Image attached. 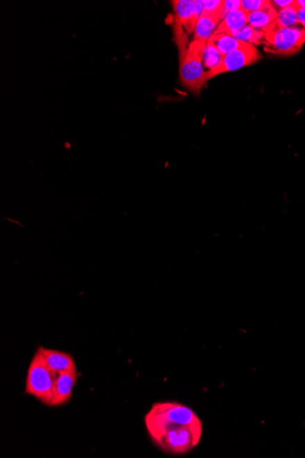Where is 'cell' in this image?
Segmentation results:
<instances>
[{
  "label": "cell",
  "mask_w": 305,
  "mask_h": 458,
  "mask_svg": "<svg viewBox=\"0 0 305 458\" xmlns=\"http://www.w3.org/2000/svg\"><path fill=\"white\" fill-rule=\"evenodd\" d=\"M145 425L152 443L171 456L189 453L202 439V421L191 408L177 402L154 403Z\"/></svg>",
  "instance_id": "6da1fadb"
},
{
  "label": "cell",
  "mask_w": 305,
  "mask_h": 458,
  "mask_svg": "<svg viewBox=\"0 0 305 458\" xmlns=\"http://www.w3.org/2000/svg\"><path fill=\"white\" fill-rule=\"evenodd\" d=\"M175 42L180 51V78L189 91L200 94L208 82L203 56L207 42L193 40L189 43L183 26L174 17Z\"/></svg>",
  "instance_id": "7a4b0ae2"
},
{
  "label": "cell",
  "mask_w": 305,
  "mask_h": 458,
  "mask_svg": "<svg viewBox=\"0 0 305 458\" xmlns=\"http://www.w3.org/2000/svg\"><path fill=\"white\" fill-rule=\"evenodd\" d=\"M57 376L58 374L46 365L37 350L28 368L25 393L34 397L42 405L53 406Z\"/></svg>",
  "instance_id": "3957f363"
},
{
  "label": "cell",
  "mask_w": 305,
  "mask_h": 458,
  "mask_svg": "<svg viewBox=\"0 0 305 458\" xmlns=\"http://www.w3.org/2000/svg\"><path fill=\"white\" fill-rule=\"evenodd\" d=\"M264 51L278 56L298 53L305 43V28L283 27L276 20L263 30Z\"/></svg>",
  "instance_id": "277c9868"
},
{
  "label": "cell",
  "mask_w": 305,
  "mask_h": 458,
  "mask_svg": "<svg viewBox=\"0 0 305 458\" xmlns=\"http://www.w3.org/2000/svg\"><path fill=\"white\" fill-rule=\"evenodd\" d=\"M263 58L255 45L247 43L243 47L232 51L223 57L220 65L211 70L207 71V80L212 79L220 74L237 71L257 62Z\"/></svg>",
  "instance_id": "5b68a950"
},
{
  "label": "cell",
  "mask_w": 305,
  "mask_h": 458,
  "mask_svg": "<svg viewBox=\"0 0 305 458\" xmlns=\"http://www.w3.org/2000/svg\"><path fill=\"white\" fill-rule=\"evenodd\" d=\"M171 3L175 18L186 33H194L195 24L203 11L202 0H175Z\"/></svg>",
  "instance_id": "8992f818"
},
{
  "label": "cell",
  "mask_w": 305,
  "mask_h": 458,
  "mask_svg": "<svg viewBox=\"0 0 305 458\" xmlns=\"http://www.w3.org/2000/svg\"><path fill=\"white\" fill-rule=\"evenodd\" d=\"M46 365L57 374L77 370L73 357L62 351L43 347L38 348Z\"/></svg>",
  "instance_id": "52a82bcc"
},
{
  "label": "cell",
  "mask_w": 305,
  "mask_h": 458,
  "mask_svg": "<svg viewBox=\"0 0 305 458\" xmlns=\"http://www.w3.org/2000/svg\"><path fill=\"white\" fill-rule=\"evenodd\" d=\"M77 379V370L58 374L55 386H54L53 407L64 405L70 401L73 397V391Z\"/></svg>",
  "instance_id": "ba28073f"
},
{
  "label": "cell",
  "mask_w": 305,
  "mask_h": 458,
  "mask_svg": "<svg viewBox=\"0 0 305 458\" xmlns=\"http://www.w3.org/2000/svg\"><path fill=\"white\" fill-rule=\"evenodd\" d=\"M223 15L220 13L202 11L194 30V40L208 42L213 34L217 31Z\"/></svg>",
  "instance_id": "9c48e42d"
},
{
  "label": "cell",
  "mask_w": 305,
  "mask_h": 458,
  "mask_svg": "<svg viewBox=\"0 0 305 458\" xmlns=\"http://www.w3.org/2000/svg\"><path fill=\"white\" fill-rule=\"evenodd\" d=\"M247 25H248V14L241 8L227 14L225 18L218 25L215 33H225L232 36Z\"/></svg>",
  "instance_id": "30bf717a"
},
{
  "label": "cell",
  "mask_w": 305,
  "mask_h": 458,
  "mask_svg": "<svg viewBox=\"0 0 305 458\" xmlns=\"http://www.w3.org/2000/svg\"><path fill=\"white\" fill-rule=\"evenodd\" d=\"M278 10L273 8L272 3L263 10L248 14V24L256 30H263L277 19Z\"/></svg>",
  "instance_id": "8fae6325"
},
{
  "label": "cell",
  "mask_w": 305,
  "mask_h": 458,
  "mask_svg": "<svg viewBox=\"0 0 305 458\" xmlns=\"http://www.w3.org/2000/svg\"><path fill=\"white\" fill-rule=\"evenodd\" d=\"M208 43L214 46L221 56H226L232 51L238 50L248 42L237 40L234 37L228 35L225 33L213 34L211 38L208 40Z\"/></svg>",
  "instance_id": "7c38bea8"
},
{
  "label": "cell",
  "mask_w": 305,
  "mask_h": 458,
  "mask_svg": "<svg viewBox=\"0 0 305 458\" xmlns=\"http://www.w3.org/2000/svg\"><path fill=\"white\" fill-rule=\"evenodd\" d=\"M232 37L255 46L263 44V31L261 30H256V28L250 27L249 24L245 26L243 28H241L238 33L233 34Z\"/></svg>",
  "instance_id": "4fadbf2b"
},
{
  "label": "cell",
  "mask_w": 305,
  "mask_h": 458,
  "mask_svg": "<svg viewBox=\"0 0 305 458\" xmlns=\"http://www.w3.org/2000/svg\"><path fill=\"white\" fill-rule=\"evenodd\" d=\"M276 22L279 25L283 26V27H298L297 8H296L295 1L293 3V5L278 10V17Z\"/></svg>",
  "instance_id": "5bb4252c"
},
{
  "label": "cell",
  "mask_w": 305,
  "mask_h": 458,
  "mask_svg": "<svg viewBox=\"0 0 305 458\" xmlns=\"http://www.w3.org/2000/svg\"><path fill=\"white\" fill-rule=\"evenodd\" d=\"M223 56H221L214 46L207 42L205 51H204L203 62L204 67L208 69V71L215 68L220 65Z\"/></svg>",
  "instance_id": "9a60e30c"
},
{
  "label": "cell",
  "mask_w": 305,
  "mask_h": 458,
  "mask_svg": "<svg viewBox=\"0 0 305 458\" xmlns=\"http://www.w3.org/2000/svg\"><path fill=\"white\" fill-rule=\"evenodd\" d=\"M270 5V1H267V0H241V8L249 14L263 10Z\"/></svg>",
  "instance_id": "2e32d148"
},
{
  "label": "cell",
  "mask_w": 305,
  "mask_h": 458,
  "mask_svg": "<svg viewBox=\"0 0 305 458\" xmlns=\"http://www.w3.org/2000/svg\"><path fill=\"white\" fill-rule=\"evenodd\" d=\"M202 6L204 11L220 13L223 15L224 0H202Z\"/></svg>",
  "instance_id": "e0dca14e"
},
{
  "label": "cell",
  "mask_w": 305,
  "mask_h": 458,
  "mask_svg": "<svg viewBox=\"0 0 305 458\" xmlns=\"http://www.w3.org/2000/svg\"><path fill=\"white\" fill-rule=\"evenodd\" d=\"M241 0H225L224 1V8L223 10V19L225 18L227 14L232 12V11L241 10Z\"/></svg>",
  "instance_id": "ac0fdd59"
},
{
  "label": "cell",
  "mask_w": 305,
  "mask_h": 458,
  "mask_svg": "<svg viewBox=\"0 0 305 458\" xmlns=\"http://www.w3.org/2000/svg\"><path fill=\"white\" fill-rule=\"evenodd\" d=\"M273 8H276L277 10H281V8L289 7V6L293 5V0H273L270 1Z\"/></svg>",
  "instance_id": "d6986e66"
}]
</instances>
